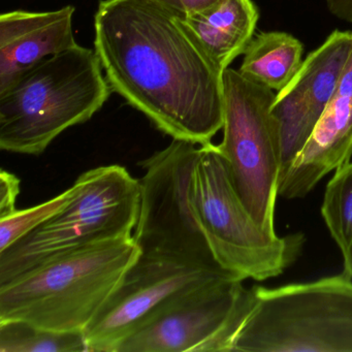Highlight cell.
I'll return each mask as SVG.
<instances>
[{"mask_svg": "<svg viewBox=\"0 0 352 352\" xmlns=\"http://www.w3.org/2000/svg\"><path fill=\"white\" fill-rule=\"evenodd\" d=\"M329 12L338 19L352 23V0H324Z\"/></svg>", "mask_w": 352, "mask_h": 352, "instance_id": "ffe728a7", "label": "cell"}, {"mask_svg": "<svg viewBox=\"0 0 352 352\" xmlns=\"http://www.w3.org/2000/svg\"><path fill=\"white\" fill-rule=\"evenodd\" d=\"M73 195L72 187L46 203L26 210H17L0 218V252L21 240L53 215L60 211Z\"/></svg>", "mask_w": 352, "mask_h": 352, "instance_id": "ac0fdd59", "label": "cell"}, {"mask_svg": "<svg viewBox=\"0 0 352 352\" xmlns=\"http://www.w3.org/2000/svg\"><path fill=\"white\" fill-rule=\"evenodd\" d=\"M140 255L133 236L51 257L0 285V321L84 331Z\"/></svg>", "mask_w": 352, "mask_h": 352, "instance_id": "7a4b0ae2", "label": "cell"}, {"mask_svg": "<svg viewBox=\"0 0 352 352\" xmlns=\"http://www.w3.org/2000/svg\"><path fill=\"white\" fill-rule=\"evenodd\" d=\"M253 288L254 305L230 352H352V279L343 273Z\"/></svg>", "mask_w": 352, "mask_h": 352, "instance_id": "5b68a950", "label": "cell"}, {"mask_svg": "<svg viewBox=\"0 0 352 352\" xmlns=\"http://www.w3.org/2000/svg\"><path fill=\"white\" fill-rule=\"evenodd\" d=\"M76 9L12 11L0 16V91L24 72L77 44L73 20Z\"/></svg>", "mask_w": 352, "mask_h": 352, "instance_id": "4fadbf2b", "label": "cell"}, {"mask_svg": "<svg viewBox=\"0 0 352 352\" xmlns=\"http://www.w3.org/2000/svg\"><path fill=\"white\" fill-rule=\"evenodd\" d=\"M224 277L243 279L228 270L141 253L84 331L90 352H116L138 325L164 300L185 288Z\"/></svg>", "mask_w": 352, "mask_h": 352, "instance_id": "30bf717a", "label": "cell"}, {"mask_svg": "<svg viewBox=\"0 0 352 352\" xmlns=\"http://www.w3.org/2000/svg\"><path fill=\"white\" fill-rule=\"evenodd\" d=\"M321 215L343 257V274L352 279V162L327 183Z\"/></svg>", "mask_w": 352, "mask_h": 352, "instance_id": "2e32d148", "label": "cell"}, {"mask_svg": "<svg viewBox=\"0 0 352 352\" xmlns=\"http://www.w3.org/2000/svg\"><path fill=\"white\" fill-rule=\"evenodd\" d=\"M352 156V50L331 102L304 148L280 179L278 195L306 197L317 183Z\"/></svg>", "mask_w": 352, "mask_h": 352, "instance_id": "7c38bea8", "label": "cell"}, {"mask_svg": "<svg viewBox=\"0 0 352 352\" xmlns=\"http://www.w3.org/2000/svg\"><path fill=\"white\" fill-rule=\"evenodd\" d=\"M238 277L185 288L154 309L116 352H230L254 305Z\"/></svg>", "mask_w": 352, "mask_h": 352, "instance_id": "ba28073f", "label": "cell"}, {"mask_svg": "<svg viewBox=\"0 0 352 352\" xmlns=\"http://www.w3.org/2000/svg\"><path fill=\"white\" fill-rule=\"evenodd\" d=\"M302 43L281 32H263L253 36L241 65V75L273 91L283 89L302 63Z\"/></svg>", "mask_w": 352, "mask_h": 352, "instance_id": "9a60e30c", "label": "cell"}, {"mask_svg": "<svg viewBox=\"0 0 352 352\" xmlns=\"http://www.w3.org/2000/svg\"><path fill=\"white\" fill-rule=\"evenodd\" d=\"M352 50V32H331L276 94L272 113L281 135V176L312 135L331 102ZM280 182V181H279Z\"/></svg>", "mask_w": 352, "mask_h": 352, "instance_id": "8fae6325", "label": "cell"}, {"mask_svg": "<svg viewBox=\"0 0 352 352\" xmlns=\"http://www.w3.org/2000/svg\"><path fill=\"white\" fill-rule=\"evenodd\" d=\"M111 92L94 49L76 44L44 59L0 91V149L40 155L63 131L90 120Z\"/></svg>", "mask_w": 352, "mask_h": 352, "instance_id": "3957f363", "label": "cell"}, {"mask_svg": "<svg viewBox=\"0 0 352 352\" xmlns=\"http://www.w3.org/2000/svg\"><path fill=\"white\" fill-rule=\"evenodd\" d=\"M20 193V179L16 175L1 170L0 172V218L7 217L17 211Z\"/></svg>", "mask_w": 352, "mask_h": 352, "instance_id": "d6986e66", "label": "cell"}, {"mask_svg": "<svg viewBox=\"0 0 352 352\" xmlns=\"http://www.w3.org/2000/svg\"><path fill=\"white\" fill-rule=\"evenodd\" d=\"M160 3H164L166 7L170 8L174 11L178 12L181 15L185 16L184 10L182 6L179 3V0H157Z\"/></svg>", "mask_w": 352, "mask_h": 352, "instance_id": "7402d4cb", "label": "cell"}, {"mask_svg": "<svg viewBox=\"0 0 352 352\" xmlns=\"http://www.w3.org/2000/svg\"><path fill=\"white\" fill-rule=\"evenodd\" d=\"M190 204L217 263L244 280L277 277L302 252V234L281 238L255 221L213 143L201 146L191 179Z\"/></svg>", "mask_w": 352, "mask_h": 352, "instance_id": "8992f818", "label": "cell"}, {"mask_svg": "<svg viewBox=\"0 0 352 352\" xmlns=\"http://www.w3.org/2000/svg\"><path fill=\"white\" fill-rule=\"evenodd\" d=\"M219 0H179L184 10L185 15L197 13L213 6Z\"/></svg>", "mask_w": 352, "mask_h": 352, "instance_id": "44dd1931", "label": "cell"}, {"mask_svg": "<svg viewBox=\"0 0 352 352\" xmlns=\"http://www.w3.org/2000/svg\"><path fill=\"white\" fill-rule=\"evenodd\" d=\"M199 151L197 144L173 140L140 162L145 174L140 180L141 207L133 239L143 254L223 269L191 208V179Z\"/></svg>", "mask_w": 352, "mask_h": 352, "instance_id": "9c48e42d", "label": "cell"}, {"mask_svg": "<svg viewBox=\"0 0 352 352\" xmlns=\"http://www.w3.org/2000/svg\"><path fill=\"white\" fill-rule=\"evenodd\" d=\"M185 23L222 72L244 54L253 38L258 11L252 0H219L208 9L185 15Z\"/></svg>", "mask_w": 352, "mask_h": 352, "instance_id": "5bb4252c", "label": "cell"}, {"mask_svg": "<svg viewBox=\"0 0 352 352\" xmlns=\"http://www.w3.org/2000/svg\"><path fill=\"white\" fill-rule=\"evenodd\" d=\"M223 82V139L217 145L234 189L255 221L276 234V199L281 176V135L272 113L273 90L226 69Z\"/></svg>", "mask_w": 352, "mask_h": 352, "instance_id": "52a82bcc", "label": "cell"}, {"mask_svg": "<svg viewBox=\"0 0 352 352\" xmlns=\"http://www.w3.org/2000/svg\"><path fill=\"white\" fill-rule=\"evenodd\" d=\"M157 0H100L94 50L112 91L173 140L212 143L223 127V72Z\"/></svg>", "mask_w": 352, "mask_h": 352, "instance_id": "6da1fadb", "label": "cell"}, {"mask_svg": "<svg viewBox=\"0 0 352 352\" xmlns=\"http://www.w3.org/2000/svg\"><path fill=\"white\" fill-rule=\"evenodd\" d=\"M71 187L60 211L0 252V285L61 253L133 236L141 184L124 166L92 168Z\"/></svg>", "mask_w": 352, "mask_h": 352, "instance_id": "277c9868", "label": "cell"}, {"mask_svg": "<svg viewBox=\"0 0 352 352\" xmlns=\"http://www.w3.org/2000/svg\"><path fill=\"white\" fill-rule=\"evenodd\" d=\"M0 352H90L84 331L45 329L19 319L0 321Z\"/></svg>", "mask_w": 352, "mask_h": 352, "instance_id": "e0dca14e", "label": "cell"}]
</instances>
